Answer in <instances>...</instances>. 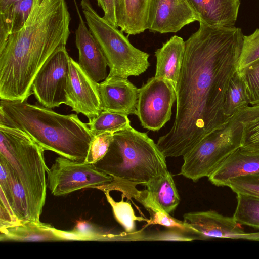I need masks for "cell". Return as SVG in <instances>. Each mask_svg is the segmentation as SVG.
<instances>
[{
    "label": "cell",
    "instance_id": "cell-25",
    "mask_svg": "<svg viewBox=\"0 0 259 259\" xmlns=\"http://www.w3.org/2000/svg\"><path fill=\"white\" fill-rule=\"evenodd\" d=\"M128 115L116 112L102 110L97 116L89 119L87 124L95 135L115 133L131 127Z\"/></svg>",
    "mask_w": 259,
    "mask_h": 259
},
{
    "label": "cell",
    "instance_id": "cell-1",
    "mask_svg": "<svg viewBox=\"0 0 259 259\" xmlns=\"http://www.w3.org/2000/svg\"><path fill=\"white\" fill-rule=\"evenodd\" d=\"M244 35L234 26L199 27L185 42L171 129L157 145L166 157L183 156L206 135L225 124L226 91L237 70Z\"/></svg>",
    "mask_w": 259,
    "mask_h": 259
},
{
    "label": "cell",
    "instance_id": "cell-29",
    "mask_svg": "<svg viewBox=\"0 0 259 259\" xmlns=\"http://www.w3.org/2000/svg\"><path fill=\"white\" fill-rule=\"evenodd\" d=\"M259 59V28L249 35H244L237 70H240Z\"/></svg>",
    "mask_w": 259,
    "mask_h": 259
},
{
    "label": "cell",
    "instance_id": "cell-30",
    "mask_svg": "<svg viewBox=\"0 0 259 259\" xmlns=\"http://www.w3.org/2000/svg\"><path fill=\"white\" fill-rule=\"evenodd\" d=\"M241 147L247 151L259 153V111L245 123Z\"/></svg>",
    "mask_w": 259,
    "mask_h": 259
},
{
    "label": "cell",
    "instance_id": "cell-24",
    "mask_svg": "<svg viewBox=\"0 0 259 259\" xmlns=\"http://www.w3.org/2000/svg\"><path fill=\"white\" fill-rule=\"evenodd\" d=\"M250 104V99L246 84L236 70L230 81L226 93L223 106L224 115L230 118L239 110Z\"/></svg>",
    "mask_w": 259,
    "mask_h": 259
},
{
    "label": "cell",
    "instance_id": "cell-17",
    "mask_svg": "<svg viewBox=\"0 0 259 259\" xmlns=\"http://www.w3.org/2000/svg\"><path fill=\"white\" fill-rule=\"evenodd\" d=\"M185 48L183 39L171 37L155 52L156 58L155 77L169 82L175 91L181 72Z\"/></svg>",
    "mask_w": 259,
    "mask_h": 259
},
{
    "label": "cell",
    "instance_id": "cell-12",
    "mask_svg": "<svg viewBox=\"0 0 259 259\" xmlns=\"http://www.w3.org/2000/svg\"><path fill=\"white\" fill-rule=\"evenodd\" d=\"M199 21L188 0H150L147 20L150 31L176 33L185 26Z\"/></svg>",
    "mask_w": 259,
    "mask_h": 259
},
{
    "label": "cell",
    "instance_id": "cell-31",
    "mask_svg": "<svg viewBox=\"0 0 259 259\" xmlns=\"http://www.w3.org/2000/svg\"><path fill=\"white\" fill-rule=\"evenodd\" d=\"M113 137V133L110 132L95 135L90 144L84 162L95 164L102 159L108 150Z\"/></svg>",
    "mask_w": 259,
    "mask_h": 259
},
{
    "label": "cell",
    "instance_id": "cell-21",
    "mask_svg": "<svg viewBox=\"0 0 259 259\" xmlns=\"http://www.w3.org/2000/svg\"><path fill=\"white\" fill-rule=\"evenodd\" d=\"M151 198L165 211L170 214L178 206L180 197L172 175L167 170L144 185Z\"/></svg>",
    "mask_w": 259,
    "mask_h": 259
},
{
    "label": "cell",
    "instance_id": "cell-10",
    "mask_svg": "<svg viewBox=\"0 0 259 259\" xmlns=\"http://www.w3.org/2000/svg\"><path fill=\"white\" fill-rule=\"evenodd\" d=\"M70 58L66 47H62L49 58L37 73L31 90L41 105L52 109L66 104Z\"/></svg>",
    "mask_w": 259,
    "mask_h": 259
},
{
    "label": "cell",
    "instance_id": "cell-2",
    "mask_svg": "<svg viewBox=\"0 0 259 259\" xmlns=\"http://www.w3.org/2000/svg\"><path fill=\"white\" fill-rule=\"evenodd\" d=\"M71 20L65 0H34L23 27L0 49V98L23 101L33 94L37 73L59 48L66 46Z\"/></svg>",
    "mask_w": 259,
    "mask_h": 259
},
{
    "label": "cell",
    "instance_id": "cell-5",
    "mask_svg": "<svg viewBox=\"0 0 259 259\" xmlns=\"http://www.w3.org/2000/svg\"><path fill=\"white\" fill-rule=\"evenodd\" d=\"M45 150L23 131L0 124V160L24 190L33 221L39 222L46 198Z\"/></svg>",
    "mask_w": 259,
    "mask_h": 259
},
{
    "label": "cell",
    "instance_id": "cell-6",
    "mask_svg": "<svg viewBox=\"0 0 259 259\" xmlns=\"http://www.w3.org/2000/svg\"><path fill=\"white\" fill-rule=\"evenodd\" d=\"M259 111V105L239 110L227 122L206 135L183 156L180 175L197 182L209 177L233 152L241 146L246 121Z\"/></svg>",
    "mask_w": 259,
    "mask_h": 259
},
{
    "label": "cell",
    "instance_id": "cell-16",
    "mask_svg": "<svg viewBox=\"0 0 259 259\" xmlns=\"http://www.w3.org/2000/svg\"><path fill=\"white\" fill-rule=\"evenodd\" d=\"M257 172H259V153L240 147L225 159L208 180L217 186H226L231 179Z\"/></svg>",
    "mask_w": 259,
    "mask_h": 259
},
{
    "label": "cell",
    "instance_id": "cell-23",
    "mask_svg": "<svg viewBox=\"0 0 259 259\" xmlns=\"http://www.w3.org/2000/svg\"><path fill=\"white\" fill-rule=\"evenodd\" d=\"M133 197L140 203L150 214V218L147 225L158 224L176 229L184 232L197 234L193 228L185 222L173 218L162 209L149 196L146 189L134 192Z\"/></svg>",
    "mask_w": 259,
    "mask_h": 259
},
{
    "label": "cell",
    "instance_id": "cell-19",
    "mask_svg": "<svg viewBox=\"0 0 259 259\" xmlns=\"http://www.w3.org/2000/svg\"><path fill=\"white\" fill-rule=\"evenodd\" d=\"M150 0H117V27L128 35L143 32L147 28V20Z\"/></svg>",
    "mask_w": 259,
    "mask_h": 259
},
{
    "label": "cell",
    "instance_id": "cell-8",
    "mask_svg": "<svg viewBox=\"0 0 259 259\" xmlns=\"http://www.w3.org/2000/svg\"><path fill=\"white\" fill-rule=\"evenodd\" d=\"M52 195L61 196L82 188L110 183L113 178L94 164L77 162L63 156L57 157L47 171Z\"/></svg>",
    "mask_w": 259,
    "mask_h": 259
},
{
    "label": "cell",
    "instance_id": "cell-20",
    "mask_svg": "<svg viewBox=\"0 0 259 259\" xmlns=\"http://www.w3.org/2000/svg\"><path fill=\"white\" fill-rule=\"evenodd\" d=\"M54 227L47 223L21 221L18 224L0 229L1 241H59Z\"/></svg>",
    "mask_w": 259,
    "mask_h": 259
},
{
    "label": "cell",
    "instance_id": "cell-18",
    "mask_svg": "<svg viewBox=\"0 0 259 259\" xmlns=\"http://www.w3.org/2000/svg\"><path fill=\"white\" fill-rule=\"evenodd\" d=\"M199 21L209 25L234 26L240 0H188Z\"/></svg>",
    "mask_w": 259,
    "mask_h": 259
},
{
    "label": "cell",
    "instance_id": "cell-3",
    "mask_svg": "<svg viewBox=\"0 0 259 259\" xmlns=\"http://www.w3.org/2000/svg\"><path fill=\"white\" fill-rule=\"evenodd\" d=\"M1 99L0 124L18 128L44 150L84 162L94 135L76 114L64 115L41 105Z\"/></svg>",
    "mask_w": 259,
    "mask_h": 259
},
{
    "label": "cell",
    "instance_id": "cell-15",
    "mask_svg": "<svg viewBox=\"0 0 259 259\" xmlns=\"http://www.w3.org/2000/svg\"><path fill=\"white\" fill-rule=\"evenodd\" d=\"M79 25L75 31V43L79 52L78 64L95 81L106 79V59L97 41L87 28L78 8Z\"/></svg>",
    "mask_w": 259,
    "mask_h": 259
},
{
    "label": "cell",
    "instance_id": "cell-4",
    "mask_svg": "<svg viewBox=\"0 0 259 259\" xmlns=\"http://www.w3.org/2000/svg\"><path fill=\"white\" fill-rule=\"evenodd\" d=\"M113 181L144 185L167 169L166 157L147 133L132 126L113 133L104 157L95 163Z\"/></svg>",
    "mask_w": 259,
    "mask_h": 259
},
{
    "label": "cell",
    "instance_id": "cell-13",
    "mask_svg": "<svg viewBox=\"0 0 259 259\" xmlns=\"http://www.w3.org/2000/svg\"><path fill=\"white\" fill-rule=\"evenodd\" d=\"M184 221L205 238L247 239L259 241V232H245L234 218L212 210L191 212L183 215Z\"/></svg>",
    "mask_w": 259,
    "mask_h": 259
},
{
    "label": "cell",
    "instance_id": "cell-26",
    "mask_svg": "<svg viewBox=\"0 0 259 259\" xmlns=\"http://www.w3.org/2000/svg\"><path fill=\"white\" fill-rule=\"evenodd\" d=\"M237 201L234 219L241 225L259 229V197L238 193Z\"/></svg>",
    "mask_w": 259,
    "mask_h": 259
},
{
    "label": "cell",
    "instance_id": "cell-32",
    "mask_svg": "<svg viewBox=\"0 0 259 259\" xmlns=\"http://www.w3.org/2000/svg\"><path fill=\"white\" fill-rule=\"evenodd\" d=\"M226 186L236 194L241 193L259 197V172L231 179L228 182Z\"/></svg>",
    "mask_w": 259,
    "mask_h": 259
},
{
    "label": "cell",
    "instance_id": "cell-14",
    "mask_svg": "<svg viewBox=\"0 0 259 259\" xmlns=\"http://www.w3.org/2000/svg\"><path fill=\"white\" fill-rule=\"evenodd\" d=\"M99 89L103 110L137 115L138 89L127 78L107 76Z\"/></svg>",
    "mask_w": 259,
    "mask_h": 259
},
{
    "label": "cell",
    "instance_id": "cell-33",
    "mask_svg": "<svg viewBox=\"0 0 259 259\" xmlns=\"http://www.w3.org/2000/svg\"><path fill=\"white\" fill-rule=\"evenodd\" d=\"M73 230L82 236L83 241L103 240L109 238L108 235L98 233L90 223L85 221H78Z\"/></svg>",
    "mask_w": 259,
    "mask_h": 259
},
{
    "label": "cell",
    "instance_id": "cell-9",
    "mask_svg": "<svg viewBox=\"0 0 259 259\" xmlns=\"http://www.w3.org/2000/svg\"><path fill=\"white\" fill-rule=\"evenodd\" d=\"M138 91L136 115L142 126L153 131L159 130L170 119L176 100L174 88L168 81L153 76Z\"/></svg>",
    "mask_w": 259,
    "mask_h": 259
},
{
    "label": "cell",
    "instance_id": "cell-27",
    "mask_svg": "<svg viewBox=\"0 0 259 259\" xmlns=\"http://www.w3.org/2000/svg\"><path fill=\"white\" fill-rule=\"evenodd\" d=\"M103 192L112 209L116 220L122 226L127 233L131 234L135 232V221H145L147 223L149 221V219L135 215L131 204L124 201L123 198L125 196L123 194L121 201L117 202L110 195V191L105 190Z\"/></svg>",
    "mask_w": 259,
    "mask_h": 259
},
{
    "label": "cell",
    "instance_id": "cell-28",
    "mask_svg": "<svg viewBox=\"0 0 259 259\" xmlns=\"http://www.w3.org/2000/svg\"><path fill=\"white\" fill-rule=\"evenodd\" d=\"M237 71L246 84L250 104L252 106L259 105V59L246 67Z\"/></svg>",
    "mask_w": 259,
    "mask_h": 259
},
{
    "label": "cell",
    "instance_id": "cell-34",
    "mask_svg": "<svg viewBox=\"0 0 259 259\" xmlns=\"http://www.w3.org/2000/svg\"><path fill=\"white\" fill-rule=\"evenodd\" d=\"M97 2L98 6L104 11V14L103 18L112 25L117 27L116 20L117 0H97Z\"/></svg>",
    "mask_w": 259,
    "mask_h": 259
},
{
    "label": "cell",
    "instance_id": "cell-35",
    "mask_svg": "<svg viewBox=\"0 0 259 259\" xmlns=\"http://www.w3.org/2000/svg\"><path fill=\"white\" fill-rule=\"evenodd\" d=\"M22 0H0V13L3 12L16 2Z\"/></svg>",
    "mask_w": 259,
    "mask_h": 259
},
{
    "label": "cell",
    "instance_id": "cell-22",
    "mask_svg": "<svg viewBox=\"0 0 259 259\" xmlns=\"http://www.w3.org/2000/svg\"><path fill=\"white\" fill-rule=\"evenodd\" d=\"M34 0H22L0 13V49L9 36L21 29L32 9Z\"/></svg>",
    "mask_w": 259,
    "mask_h": 259
},
{
    "label": "cell",
    "instance_id": "cell-7",
    "mask_svg": "<svg viewBox=\"0 0 259 259\" xmlns=\"http://www.w3.org/2000/svg\"><path fill=\"white\" fill-rule=\"evenodd\" d=\"M80 5L89 29L99 45L109 67L108 76H139L150 66L149 54L132 45L128 37L94 9L89 0Z\"/></svg>",
    "mask_w": 259,
    "mask_h": 259
},
{
    "label": "cell",
    "instance_id": "cell-11",
    "mask_svg": "<svg viewBox=\"0 0 259 259\" xmlns=\"http://www.w3.org/2000/svg\"><path fill=\"white\" fill-rule=\"evenodd\" d=\"M66 105L77 113L89 119L98 115L103 110L99 82L93 79L70 58L66 87Z\"/></svg>",
    "mask_w": 259,
    "mask_h": 259
}]
</instances>
